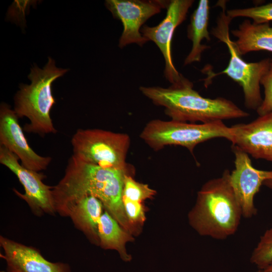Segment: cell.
<instances>
[{
  "label": "cell",
  "mask_w": 272,
  "mask_h": 272,
  "mask_svg": "<svg viewBox=\"0 0 272 272\" xmlns=\"http://www.w3.org/2000/svg\"><path fill=\"white\" fill-rule=\"evenodd\" d=\"M169 2L163 0L106 1V7L123 25L118 46L122 48L132 43L143 46L148 42L141 33V28L149 19L166 9Z\"/></svg>",
  "instance_id": "cell-9"
},
{
  "label": "cell",
  "mask_w": 272,
  "mask_h": 272,
  "mask_svg": "<svg viewBox=\"0 0 272 272\" xmlns=\"http://www.w3.org/2000/svg\"><path fill=\"white\" fill-rule=\"evenodd\" d=\"M0 272H6V271H1Z\"/></svg>",
  "instance_id": "cell-27"
},
{
  "label": "cell",
  "mask_w": 272,
  "mask_h": 272,
  "mask_svg": "<svg viewBox=\"0 0 272 272\" xmlns=\"http://www.w3.org/2000/svg\"><path fill=\"white\" fill-rule=\"evenodd\" d=\"M18 157L3 146H0V163L10 170L18 178L24 189L22 194L15 188L13 191L24 200L32 213L40 217L56 214L52 189L53 186L45 184L43 173L28 169L18 162Z\"/></svg>",
  "instance_id": "cell-8"
},
{
  "label": "cell",
  "mask_w": 272,
  "mask_h": 272,
  "mask_svg": "<svg viewBox=\"0 0 272 272\" xmlns=\"http://www.w3.org/2000/svg\"><path fill=\"white\" fill-rule=\"evenodd\" d=\"M67 71L57 67L51 57L43 69L36 65L31 69L28 76L31 84H21L14 97V111L19 118L26 117L30 121L24 126L26 132L42 137L57 132L50 117V111L55 104L52 84Z\"/></svg>",
  "instance_id": "cell-4"
},
{
  "label": "cell",
  "mask_w": 272,
  "mask_h": 272,
  "mask_svg": "<svg viewBox=\"0 0 272 272\" xmlns=\"http://www.w3.org/2000/svg\"><path fill=\"white\" fill-rule=\"evenodd\" d=\"M139 89L155 105L164 107L165 114L174 121L207 123L249 116L228 99L202 97L183 75L167 88L141 86Z\"/></svg>",
  "instance_id": "cell-2"
},
{
  "label": "cell",
  "mask_w": 272,
  "mask_h": 272,
  "mask_svg": "<svg viewBox=\"0 0 272 272\" xmlns=\"http://www.w3.org/2000/svg\"><path fill=\"white\" fill-rule=\"evenodd\" d=\"M263 185L272 190V178L266 180Z\"/></svg>",
  "instance_id": "cell-26"
},
{
  "label": "cell",
  "mask_w": 272,
  "mask_h": 272,
  "mask_svg": "<svg viewBox=\"0 0 272 272\" xmlns=\"http://www.w3.org/2000/svg\"><path fill=\"white\" fill-rule=\"evenodd\" d=\"M226 13L232 19L242 17L252 19L253 23L256 24L269 23L272 21V3L248 8L230 10Z\"/></svg>",
  "instance_id": "cell-20"
},
{
  "label": "cell",
  "mask_w": 272,
  "mask_h": 272,
  "mask_svg": "<svg viewBox=\"0 0 272 272\" xmlns=\"http://www.w3.org/2000/svg\"><path fill=\"white\" fill-rule=\"evenodd\" d=\"M219 3L222 11L218 17L216 26L212 29L211 33L226 45L230 53V59L225 70L217 74H209V77L205 81L217 75H227L242 87L245 107L256 110L262 101L260 80L268 69L270 58L254 62H248L243 60L235 42L230 37L229 26L232 19L226 12V3L222 1Z\"/></svg>",
  "instance_id": "cell-5"
},
{
  "label": "cell",
  "mask_w": 272,
  "mask_h": 272,
  "mask_svg": "<svg viewBox=\"0 0 272 272\" xmlns=\"http://www.w3.org/2000/svg\"><path fill=\"white\" fill-rule=\"evenodd\" d=\"M231 32L237 38L235 42L241 55L261 50L272 52V26L269 23L256 24L246 19Z\"/></svg>",
  "instance_id": "cell-16"
},
{
  "label": "cell",
  "mask_w": 272,
  "mask_h": 272,
  "mask_svg": "<svg viewBox=\"0 0 272 272\" xmlns=\"http://www.w3.org/2000/svg\"><path fill=\"white\" fill-rule=\"evenodd\" d=\"M209 3L208 0H200L197 8L190 17L187 36L192 42V47L184 61V65L199 61L202 52L210 48L209 46L201 44L203 39L207 41L211 40L208 29L210 16Z\"/></svg>",
  "instance_id": "cell-17"
},
{
  "label": "cell",
  "mask_w": 272,
  "mask_h": 272,
  "mask_svg": "<svg viewBox=\"0 0 272 272\" xmlns=\"http://www.w3.org/2000/svg\"><path fill=\"white\" fill-rule=\"evenodd\" d=\"M0 246L3 250L6 272H72L66 262L47 260L39 249L18 242L3 235Z\"/></svg>",
  "instance_id": "cell-13"
},
{
  "label": "cell",
  "mask_w": 272,
  "mask_h": 272,
  "mask_svg": "<svg viewBox=\"0 0 272 272\" xmlns=\"http://www.w3.org/2000/svg\"><path fill=\"white\" fill-rule=\"evenodd\" d=\"M36 3L34 1H15L9 9L8 18L21 25L25 24L27 11Z\"/></svg>",
  "instance_id": "cell-24"
},
{
  "label": "cell",
  "mask_w": 272,
  "mask_h": 272,
  "mask_svg": "<svg viewBox=\"0 0 272 272\" xmlns=\"http://www.w3.org/2000/svg\"><path fill=\"white\" fill-rule=\"evenodd\" d=\"M235 155V169L230 172L231 185L240 203L242 216L251 218L257 214L254 197L263 182L272 178V171L259 170L252 165L249 155L232 145Z\"/></svg>",
  "instance_id": "cell-11"
},
{
  "label": "cell",
  "mask_w": 272,
  "mask_h": 272,
  "mask_svg": "<svg viewBox=\"0 0 272 272\" xmlns=\"http://www.w3.org/2000/svg\"><path fill=\"white\" fill-rule=\"evenodd\" d=\"M103 207L101 201L97 198L87 196L76 203L69 217L78 230L92 243L99 246L98 226Z\"/></svg>",
  "instance_id": "cell-15"
},
{
  "label": "cell",
  "mask_w": 272,
  "mask_h": 272,
  "mask_svg": "<svg viewBox=\"0 0 272 272\" xmlns=\"http://www.w3.org/2000/svg\"><path fill=\"white\" fill-rule=\"evenodd\" d=\"M232 145L255 159L272 162V112L247 123L232 125Z\"/></svg>",
  "instance_id": "cell-14"
},
{
  "label": "cell",
  "mask_w": 272,
  "mask_h": 272,
  "mask_svg": "<svg viewBox=\"0 0 272 272\" xmlns=\"http://www.w3.org/2000/svg\"><path fill=\"white\" fill-rule=\"evenodd\" d=\"M71 144L73 155L104 168L125 169L130 138L125 133L100 129H79Z\"/></svg>",
  "instance_id": "cell-7"
},
{
  "label": "cell",
  "mask_w": 272,
  "mask_h": 272,
  "mask_svg": "<svg viewBox=\"0 0 272 272\" xmlns=\"http://www.w3.org/2000/svg\"><path fill=\"white\" fill-rule=\"evenodd\" d=\"M99 246L104 249L117 251L125 261L131 259L125 249V244L133 240L131 234L123 229L106 211L101 215L98 226Z\"/></svg>",
  "instance_id": "cell-18"
},
{
  "label": "cell",
  "mask_w": 272,
  "mask_h": 272,
  "mask_svg": "<svg viewBox=\"0 0 272 272\" xmlns=\"http://www.w3.org/2000/svg\"><path fill=\"white\" fill-rule=\"evenodd\" d=\"M264 88V98L256 110L259 116L272 112V58H270L268 69L260 80Z\"/></svg>",
  "instance_id": "cell-23"
},
{
  "label": "cell",
  "mask_w": 272,
  "mask_h": 272,
  "mask_svg": "<svg viewBox=\"0 0 272 272\" xmlns=\"http://www.w3.org/2000/svg\"><path fill=\"white\" fill-rule=\"evenodd\" d=\"M122 201L129 223L136 231L135 226L143 225L145 219V209L141 202L122 196Z\"/></svg>",
  "instance_id": "cell-22"
},
{
  "label": "cell",
  "mask_w": 272,
  "mask_h": 272,
  "mask_svg": "<svg viewBox=\"0 0 272 272\" xmlns=\"http://www.w3.org/2000/svg\"><path fill=\"white\" fill-rule=\"evenodd\" d=\"M230 175L228 170H224L221 176L207 181L197 192L188 220L200 235L224 240L238 229L242 212Z\"/></svg>",
  "instance_id": "cell-3"
},
{
  "label": "cell",
  "mask_w": 272,
  "mask_h": 272,
  "mask_svg": "<svg viewBox=\"0 0 272 272\" xmlns=\"http://www.w3.org/2000/svg\"><path fill=\"white\" fill-rule=\"evenodd\" d=\"M132 169L131 166L122 169L104 168L73 155L63 177L52 189L56 213L69 217L71 210L80 199L93 196L101 201L104 208L123 229L131 234L135 233L126 217L122 201L124 178L131 174Z\"/></svg>",
  "instance_id": "cell-1"
},
{
  "label": "cell",
  "mask_w": 272,
  "mask_h": 272,
  "mask_svg": "<svg viewBox=\"0 0 272 272\" xmlns=\"http://www.w3.org/2000/svg\"><path fill=\"white\" fill-rule=\"evenodd\" d=\"M156 191L151 188L148 184L136 181L131 175L125 176L123 189V196L134 201L142 202L152 198Z\"/></svg>",
  "instance_id": "cell-21"
},
{
  "label": "cell",
  "mask_w": 272,
  "mask_h": 272,
  "mask_svg": "<svg viewBox=\"0 0 272 272\" xmlns=\"http://www.w3.org/2000/svg\"><path fill=\"white\" fill-rule=\"evenodd\" d=\"M256 272H272V262L263 268L257 269Z\"/></svg>",
  "instance_id": "cell-25"
},
{
  "label": "cell",
  "mask_w": 272,
  "mask_h": 272,
  "mask_svg": "<svg viewBox=\"0 0 272 272\" xmlns=\"http://www.w3.org/2000/svg\"><path fill=\"white\" fill-rule=\"evenodd\" d=\"M250 261L257 269L263 268L272 262V226L260 236Z\"/></svg>",
  "instance_id": "cell-19"
},
{
  "label": "cell",
  "mask_w": 272,
  "mask_h": 272,
  "mask_svg": "<svg viewBox=\"0 0 272 272\" xmlns=\"http://www.w3.org/2000/svg\"><path fill=\"white\" fill-rule=\"evenodd\" d=\"M193 0H171L166 8L164 19L157 26L144 25L141 33L149 41L154 42L161 51L165 60L164 75L171 84L178 82L182 74L175 68L172 57L171 41L174 32L186 18Z\"/></svg>",
  "instance_id": "cell-10"
},
{
  "label": "cell",
  "mask_w": 272,
  "mask_h": 272,
  "mask_svg": "<svg viewBox=\"0 0 272 272\" xmlns=\"http://www.w3.org/2000/svg\"><path fill=\"white\" fill-rule=\"evenodd\" d=\"M19 117L10 106L2 103L0 106V146L16 155L21 164L37 172L46 170L52 159L38 155L29 145L21 127Z\"/></svg>",
  "instance_id": "cell-12"
},
{
  "label": "cell",
  "mask_w": 272,
  "mask_h": 272,
  "mask_svg": "<svg viewBox=\"0 0 272 272\" xmlns=\"http://www.w3.org/2000/svg\"><path fill=\"white\" fill-rule=\"evenodd\" d=\"M140 138L156 151L167 146L175 145L185 147L193 154L199 144L217 138L231 142L232 134L231 127L221 120L196 124L154 119L146 125Z\"/></svg>",
  "instance_id": "cell-6"
}]
</instances>
